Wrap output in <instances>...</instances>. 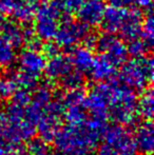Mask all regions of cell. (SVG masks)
<instances>
[{
    "mask_svg": "<svg viewBox=\"0 0 154 155\" xmlns=\"http://www.w3.org/2000/svg\"><path fill=\"white\" fill-rule=\"evenodd\" d=\"M119 80L120 84L134 91H143L148 88L153 79V60L151 57L133 58L123 63Z\"/></svg>",
    "mask_w": 154,
    "mask_h": 155,
    "instance_id": "3",
    "label": "cell"
},
{
    "mask_svg": "<svg viewBox=\"0 0 154 155\" xmlns=\"http://www.w3.org/2000/svg\"><path fill=\"white\" fill-rule=\"evenodd\" d=\"M81 41H84V47L88 48L90 50L96 49V42H97V36L95 34H93L91 31L88 32V34L84 37Z\"/></svg>",
    "mask_w": 154,
    "mask_h": 155,
    "instance_id": "31",
    "label": "cell"
},
{
    "mask_svg": "<svg viewBox=\"0 0 154 155\" xmlns=\"http://www.w3.org/2000/svg\"><path fill=\"white\" fill-rule=\"evenodd\" d=\"M143 155H151V153H143Z\"/></svg>",
    "mask_w": 154,
    "mask_h": 155,
    "instance_id": "35",
    "label": "cell"
},
{
    "mask_svg": "<svg viewBox=\"0 0 154 155\" xmlns=\"http://www.w3.org/2000/svg\"><path fill=\"white\" fill-rule=\"evenodd\" d=\"M89 25L80 20L75 21L69 16L61 19V23L58 25L57 31L54 36L55 41L60 48L73 49L84 37L88 34Z\"/></svg>",
    "mask_w": 154,
    "mask_h": 155,
    "instance_id": "5",
    "label": "cell"
},
{
    "mask_svg": "<svg viewBox=\"0 0 154 155\" xmlns=\"http://www.w3.org/2000/svg\"><path fill=\"white\" fill-rule=\"evenodd\" d=\"M153 91L151 88L145 89V92L140 99L137 101V113L139 116L146 120H151L153 117V107H154Z\"/></svg>",
    "mask_w": 154,
    "mask_h": 155,
    "instance_id": "18",
    "label": "cell"
},
{
    "mask_svg": "<svg viewBox=\"0 0 154 155\" xmlns=\"http://www.w3.org/2000/svg\"><path fill=\"white\" fill-rule=\"evenodd\" d=\"M72 62L73 68L78 71L86 73L89 72L94 61V57L92 50L86 47H74L71 50V55L69 56Z\"/></svg>",
    "mask_w": 154,
    "mask_h": 155,
    "instance_id": "16",
    "label": "cell"
},
{
    "mask_svg": "<svg viewBox=\"0 0 154 155\" xmlns=\"http://www.w3.org/2000/svg\"><path fill=\"white\" fill-rule=\"evenodd\" d=\"M133 138L137 151L142 153H152L154 148V130L151 120H146L138 126Z\"/></svg>",
    "mask_w": 154,
    "mask_h": 155,
    "instance_id": "14",
    "label": "cell"
},
{
    "mask_svg": "<svg viewBox=\"0 0 154 155\" xmlns=\"http://www.w3.org/2000/svg\"><path fill=\"white\" fill-rule=\"evenodd\" d=\"M142 11L137 10L135 8H132L131 10H128L127 16L119 29L120 39L123 41H130L140 36L142 31Z\"/></svg>",
    "mask_w": 154,
    "mask_h": 155,
    "instance_id": "9",
    "label": "cell"
},
{
    "mask_svg": "<svg viewBox=\"0 0 154 155\" xmlns=\"http://www.w3.org/2000/svg\"><path fill=\"white\" fill-rule=\"evenodd\" d=\"M0 36L15 49L20 48L25 43V29L19 25L18 21L0 20Z\"/></svg>",
    "mask_w": 154,
    "mask_h": 155,
    "instance_id": "13",
    "label": "cell"
},
{
    "mask_svg": "<svg viewBox=\"0 0 154 155\" xmlns=\"http://www.w3.org/2000/svg\"><path fill=\"white\" fill-rule=\"evenodd\" d=\"M127 13L128 8H114V6L106 8L99 25H101V28H103V30L105 32L114 33L115 34V33L119 31L121 25L125 21Z\"/></svg>",
    "mask_w": 154,
    "mask_h": 155,
    "instance_id": "12",
    "label": "cell"
},
{
    "mask_svg": "<svg viewBox=\"0 0 154 155\" xmlns=\"http://www.w3.org/2000/svg\"><path fill=\"white\" fill-rule=\"evenodd\" d=\"M73 69L72 62L69 56L57 54L50 57V60L45 63L44 73L50 80H59L62 76L68 74Z\"/></svg>",
    "mask_w": 154,
    "mask_h": 155,
    "instance_id": "11",
    "label": "cell"
},
{
    "mask_svg": "<svg viewBox=\"0 0 154 155\" xmlns=\"http://www.w3.org/2000/svg\"><path fill=\"white\" fill-rule=\"evenodd\" d=\"M60 84L61 87L66 90H73V89H80L82 88L84 84V73L78 70H71L68 74L62 76L60 78Z\"/></svg>",
    "mask_w": 154,
    "mask_h": 155,
    "instance_id": "20",
    "label": "cell"
},
{
    "mask_svg": "<svg viewBox=\"0 0 154 155\" xmlns=\"http://www.w3.org/2000/svg\"><path fill=\"white\" fill-rule=\"evenodd\" d=\"M14 78L16 80L17 84H18V88L27 89L29 91L32 90V89H35L38 84L37 77H34V76L29 75V74H25L21 71L14 74Z\"/></svg>",
    "mask_w": 154,
    "mask_h": 155,
    "instance_id": "25",
    "label": "cell"
},
{
    "mask_svg": "<svg viewBox=\"0 0 154 155\" xmlns=\"http://www.w3.org/2000/svg\"><path fill=\"white\" fill-rule=\"evenodd\" d=\"M106 127V121L92 117L81 124H68L57 131L54 146L64 155H90L98 145Z\"/></svg>",
    "mask_w": 154,
    "mask_h": 155,
    "instance_id": "1",
    "label": "cell"
},
{
    "mask_svg": "<svg viewBox=\"0 0 154 155\" xmlns=\"http://www.w3.org/2000/svg\"><path fill=\"white\" fill-rule=\"evenodd\" d=\"M126 48H127L128 55L132 56L133 58L146 56L148 51L151 49V47H149L148 43L139 37L128 41V45H126Z\"/></svg>",
    "mask_w": 154,
    "mask_h": 155,
    "instance_id": "23",
    "label": "cell"
},
{
    "mask_svg": "<svg viewBox=\"0 0 154 155\" xmlns=\"http://www.w3.org/2000/svg\"><path fill=\"white\" fill-rule=\"evenodd\" d=\"M64 119L69 124H81L88 118L87 116V110L84 104H72V106H64Z\"/></svg>",
    "mask_w": 154,
    "mask_h": 155,
    "instance_id": "17",
    "label": "cell"
},
{
    "mask_svg": "<svg viewBox=\"0 0 154 155\" xmlns=\"http://www.w3.org/2000/svg\"><path fill=\"white\" fill-rule=\"evenodd\" d=\"M91 76L97 82L111 80L116 72V67L103 53L94 57V61L90 69Z\"/></svg>",
    "mask_w": 154,
    "mask_h": 155,
    "instance_id": "15",
    "label": "cell"
},
{
    "mask_svg": "<svg viewBox=\"0 0 154 155\" xmlns=\"http://www.w3.org/2000/svg\"><path fill=\"white\" fill-rule=\"evenodd\" d=\"M43 53H44V56H48V57H52V56H55L57 54H59L60 51V47L57 45V43H53L51 41H48L43 47H41Z\"/></svg>",
    "mask_w": 154,
    "mask_h": 155,
    "instance_id": "29",
    "label": "cell"
},
{
    "mask_svg": "<svg viewBox=\"0 0 154 155\" xmlns=\"http://www.w3.org/2000/svg\"><path fill=\"white\" fill-rule=\"evenodd\" d=\"M12 102L15 104H18L21 107H27L31 100V94L30 91L27 89L19 88L15 91V93L12 95Z\"/></svg>",
    "mask_w": 154,
    "mask_h": 155,
    "instance_id": "27",
    "label": "cell"
},
{
    "mask_svg": "<svg viewBox=\"0 0 154 155\" xmlns=\"http://www.w3.org/2000/svg\"><path fill=\"white\" fill-rule=\"evenodd\" d=\"M140 36H142L143 40H145L148 43L149 47H152L153 38H154V25H153L152 12L148 13V16L145 18V20H143Z\"/></svg>",
    "mask_w": 154,
    "mask_h": 155,
    "instance_id": "24",
    "label": "cell"
},
{
    "mask_svg": "<svg viewBox=\"0 0 154 155\" xmlns=\"http://www.w3.org/2000/svg\"><path fill=\"white\" fill-rule=\"evenodd\" d=\"M112 90V81H100L95 84L92 90L86 94L84 108L90 113L91 117L101 121L109 118V101Z\"/></svg>",
    "mask_w": 154,
    "mask_h": 155,
    "instance_id": "4",
    "label": "cell"
},
{
    "mask_svg": "<svg viewBox=\"0 0 154 155\" xmlns=\"http://www.w3.org/2000/svg\"><path fill=\"white\" fill-rule=\"evenodd\" d=\"M19 71L39 78L45 68V56L38 50L28 49L19 56Z\"/></svg>",
    "mask_w": 154,
    "mask_h": 155,
    "instance_id": "8",
    "label": "cell"
},
{
    "mask_svg": "<svg viewBox=\"0 0 154 155\" xmlns=\"http://www.w3.org/2000/svg\"><path fill=\"white\" fill-rule=\"evenodd\" d=\"M110 6L114 8H128V6L131 5V0H108Z\"/></svg>",
    "mask_w": 154,
    "mask_h": 155,
    "instance_id": "33",
    "label": "cell"
},
{
    "mask_svg": "<svg viewBox=\"0 0 154 155\" xmlns=\"http://www.w3.org/2000/svg\"><path fill=\"white\" fill-rule=\"evenodd\" d=\"M29 141L27 150L31 155H49L50 149L47 141L41 138H32Z\"/></svg>",
    "mask_w": 154,
    "mask_h": 155,
    "instance_id": "26",
    "label": "cell"
},
{
    "mask_svg": "<svg viewBox=\"0 0 154 155\" xmlns=\"http://www.w3.org/2000/svg\"><path fill=\"white\" fill-rule=\"evenodd\" d=\"M105 8V4L101 0H86L77 10L78 20L88 25L89 27L99 25Z\"/></svg>",
    "mask_w": 154,
    "mask_h": 155,
    "instance_id": "10",
    "label": "cell"
},
{
    "mask_svg": "<svg viewBox=\"0 0 154 155\" xmlns=\"http://www.w3.org/2000/svg\"><path fill=\"white\" fill-rule=\"evenodd\" d=\"M131 5L142 12H152V0H131Z\"/></svg>",
    "mask_w": 154,
    "mask_h": 155,
    "instance_id": "30",
    "label": "cell"
},
{
    "mask_svg": "<svg viewBox=\"0 0 154 155\" xmlns=\"http://www.w3.org/2000/svg\"><path fill=\"white\" fill-rule=\"evenodd\" d=\"M103 137L106 143L113 148L118 155H136L137 153L133 136L123 124L106 127Z\"/></svg>",
    "mask_w": 154,
    "mask_h": 155,
    "instance_id": "6",
    "label": "cell"
},
{
    "mask_svg": "<svg viewBox=\"0 0 154 155\" xmlns=\"http://www.w3.org/2000/svg\"><path fill=\"white\" fill-rule=\"evenodd\" d=\"M16 60L15 48L0 36V68L11 67Z\"/></svg>",
    "mask_w": 154,
    "mask_h": 155,
    "instance_id": "21",
    "label": "cell"
},
{
    "mask_svg": "<svg viewBox=\"0 0 154 155\" xmlns=\"http://www.w3.org/2000/svg\"><path fill=\"white\" fill-rule=\"evenodd\" d=\"M137 96L134 90L118 82H112L109 117L119 124H133L137 119Z\"/></svg>",
    "mask_w": 154,
    "mask_h": 155,
    "instance_id": "2",
    "label": "cell"
},
{
    "mask_svg": "<svg viewBox=\"0 0 154 155\" xmlns=\"http://www.w3.org/2000/svg\"><path fill=\"white\" fill-rule=\"evenodd\" d=\"M21 0H0V14L8 16L13 15Z\"/></svg>",
    "mask_w": 154,
    "mask_h": 155,
    "instance_id": "28",
    "label": "cell"
},
{
    "mask_svg": "<svg viewBox=\"0 0 154 155\" xmlns=\"http://www.w3.org/2000/svg\"><path fill=\"white\" fill-rule=\"evenodd\" d=\"M86 0H62L64 4V8L68 11V13H72V12H77L78 8L81 6V4Z\"/></svg>",
    "mask_w": 154,
    "mask_h": 155,
    "instance_id": "32",
    "label": "cell"
},
{
    "mask_svg": "<svg viewBox=\"0 0 154 155\" xmlns=\"http://www.w3.org/2000/svg\"><path fill=\"white\" fill-rule=\"evenodd\" d=\"M97 155H118V154L116 153V151L113 149V148L110 147V146L107 145V143H105V145H103L98 149Z\"/></svg>",
    "mask_w": 154,
    "mask_h": 155,
    "instance_id": "34",
    "label": "cell"
},
{
    "mask_svg": "<svg viewBox=\"0 0 154 155\" xmlns=\"http://www.w3.org/2000/svg\"><path fill=\"white\" fill-rule=\"evenodd\" d=\"M96 49L103 53L117 68L121 65L128 58V52L125 43L116 37L114 33L105 32L97 36Z\"/></svg>",
    "mask_w": 154,
    "mask_h": 155,
    "instance_id": "7",
    "label": "cell"
},
{
    "mask_svg": "<svg viewBox=\"0 0 154 155\" xmlns=\"http://www.w3.org/2000/svg\"><path fill=\"white\" fill-rule=\"evenodd\" d=\"M18 89L14 75L0 76V100H6L12 97L15 91Z\"/></svg>",
    "mask_w": 154,
    "mask_h": 155,
    "instance_id": "22",
    "label": "cell"
},
{
    "mask_svg": "<svg viewBox=\"0 0 154 155\" xmlns=\"http://www.w3.org/2000/svg\"><path fill=\"white\" fill-rule=\"evenodd\" d=\"M36 11H37V6L32 0H21L19 5L13 13V16L18 22L27 23L35 17Z\"/></svg>",
    "mask_w": 154,
    "mask_h": 155,
    "instance_id": "19",
    "label": "cell"
}]
</instances>
